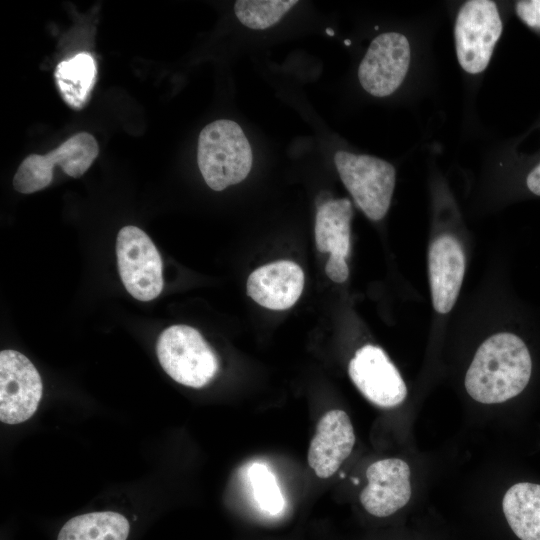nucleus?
<instances>
[{"label": "nucleus", "mask_w": 540, "mask_h": 540, "mask_svg": "<svg viewBox=\"0 0 540 540\" xmlns=\"http://www.w3.org/2000/svg\"><path fill=\"white\" fill-rule=\"evenodd\" d=\"M531 370L530 353L522 339L498 333L476 351L465 376V388L480 403H502L523 391Z\"/></svg>", "instance_id": "nucleus-1"}, {"label": "nucleus", "mask_w": 540, "mask_h": 540, "mask_svg": "<svg viewBox=\"0 0 540 540\" xmlns=\"http://www.w3.org/2000/svg\"><path fill=\"white\" fill-rule=\"evenodd\" d=\"M197 162L206 184L215 191L240 183L252 167V151L241 127L216 120L200 132Z\"/></svg>", "instance_id": "nucleus-2"}, {"label": "nucleus", "mask_w": 540, "mask_h": 540, "mask_svg": "<svg viewBox=\"0 0 540 540\" xmlns=\"http://www.w3.org/2000/svg\"><path fill=\"white\" fill-rule=\"evenodd\" d=\"M158 360L176 382L202 388L217 374L218 359L201 333L188 325H172L159 336L156 344Z\"/></svg>", "instance_id": "nucleus-3"}, {"label": "nucleus", "mask_w": 540, "mask_h": 540, "mask_svg": "<svg viewBox=\"0 0 540 540\" xmlns=\"http://www.w3.org/2000/svg\"><path fill=\"white\" fill-rule=\"evenodd\" d=\"M334 162L356 205L371 220L382 219L389 209L395 186L394 167L382 159L346 151H338Z\"/></svg>", "instance_id": "nucleus-4"}, {"label": "nucleus", "mask_w": 540, "mask_h": 540, "mask_svg": "<svg viewBox=\"0 0 540 540\" xmlns=\"http://www.w3.org/2000/svg\"><path fill=\"white\" fill-rule=\"evenodd\" d=\"M99 154V146L91 134L79 132L47 154L28 155L19 165L13 187L23 194H31L49 186L55 166L70 177H81Z\"/></svg>", "instance_id": "nucleus-5"}, {"label": "nucleus", "mask_w": 540, "mask_h": 540, "mask_svg": "<svg viewBox=\"0 0 540 540\" xmlns=\"http://www.w3.org/2000/svg\"><path fill=\"white\" fill-rule=\"evenodd\" d=\"M117 265L128 293L139 301H151L163 289V263L150 237L136 226L120 229L116 240Z\"/></svg>", "instance_id": "nucleus-6"}, {"label": "nucleus", "mask_w": 540, "mask_h": 540, "mask_svg": "<svg viewBox=\"0 0 540 540\" xmlns=\"http://www.w3.org/2000/svg\"><path fill=\"white\" fill-rule=\"evenodd\" d=\"M501 32V18L493 1H467L458 12L454 28L456 54L463 70L470 74L482 72Z\"/></svg>", "instance_id": "nucleus-7"}, {"label": "nucleus", "mask_w": 540, "mask_h": 540, "mask_svg": "<svg viewBox=\"0 0 540 540\" xmlns=\"http://www.w3.org/2000/svg\"><path fill=\"white\" fill-rule=\"evenodd\" d=\"M41 377L32 362L15 350L0 352V420L18 424L37 410L42 397Z\"/></svg>", "instance_id": "nucleus-8"}, {"label": "nucleus", "mask_w": 540, "mask_h": 540, "mask_svg": "<svg viewBox=\"0 0 540 540\" xmlns=\"http://www.w3.org/2000/svg\"><path fill=\"white\" fill-rule=\"evenodd\" d=\"M409 63L407 38L396 32L381 34L371 42L359 65L360 84L373 96H388L403 82Z\"/></svg>", "instance_id": "nucleus-9"}, {"label": "nucleus", "mask_w": 540, "mask_h": 540, "mask_svg": "<svg viewBox=\"0 0 540 540\" xmlns=\"http://www.w3.org/2000/svg\"><path fill=\"white\" fill-rule=\"evenodd\" d=\"M348 373L364 397L379 407H395L407 395L399 371L378 346L368 344L358 349L349 363Z\"/></svg>", "instance_id": "nucleus-10"}, {"label": "nucleus", "mask_w": 540, "mask_h": 540, "mask_svg": "<svg viewBox=\"0 0 540 540\" xmlns=\"http://www.w3.org/2000/svg\"><path fill=\"white\" fill-rule=\"evenodd\" d=\"M367 486L360 502L373 516L387 517L404 507L411 497L409 465L398 458L372 463L366 470Z\"/></svg>", "instance_id": "nucleus-11"}, {"label": "nucleus", "mask_w": 540, "mask_h": 540, "mask_svg": "<svg viewBox=\"0 0 540 540\" xmlns=\"http://www.w3.org/2000/svg\"><path fill=\"white\" fill-rule=\"evenodd\" d=\"M354 444L355 433L347 413L330 410L318 421L308 449V464L319 478H329L351 454Z\"/></svg>", "instance_id": "nucleus-12"}, {"label": "nucleus", "mask_w": 540, "mask_h": 540, "mask_svg": "<svg viewBox=\"0 0 540 540\" xmlns=\"http://www.w3.org/2000/svg\"><path fill=\"white\" fill-rule=\"evenodd\" d=\"M428 269L434 309L446 314L457 300L465 272V255L456 238L442 235L433 241Z\"/></svg>", "instance_id": "nucleus-13"}, {"label": "nucleus", "mask_w": 540, "mask_h": 540, "mask_svg": "<svg viewBox=\"0 0 540 540\" xmlns=\"http://www.w3.org/2000/svg\"><path fill=\"white\" fill-rule=\"evenodd\" d=\"M303 287L301 267L295 262L281 260L254 270L247 279L246 292L265 308L286 310L297 302Z\"/></svg>", "instance_id": "nucleus-14"}, {"label": "nucleus", "mask_w": 540, "mask_h": 540, "mask_svg": "<svg viewBox=\"0 0 540 540\" xmlns=\"http://www.w3.org/2000/svg\"><path fill=\"white\" fill-rule=\"evenodd\" d=\"M352 204L346 199H329L318 205L315 241L320 252L347 258L350 252Z\"/></svg>", "instance_id": "nucleus-15"}, {"label": "nucleus", "mask_w": 540, "mask_h": 540, "mask_svg": "<svg viewBox=\"0 0 540 540\" xmlns=\"http://www.w3.org/2000/svg\"><path fill=\"white\" fill-rule=\"evenodd\" d=\"M505 518L521 540H540V485L528 482L511 486L502 502Z\"/></svg>", "instance_id": "nucleus-16"}, {"label": "nucleus", "mask_w": 540, "mask_h": 540, "mask_svg": "<svg viewBox=\"0 0 540 540\" xmlns=\"http://www.w3.org/2000/svg\"><path fill=\"white\" fill-rule=\"evenodd\" d=\"M97 68L91 54L81 52L57 64L55 80L63 100L73 109H81L94 87Z\"/></svg>", "instance_id": "nucleus-17"}, {"label": "nucleus", "mask_w": 540, "mask_h": 540, "mask_svg": "<svg viewBox=\"0 0 540 540\" xmlns=\"http://www.w3.org/2000/svg\"><path fill=\"white\" fill-rule=\"evenodd\" d=\"M129 529L128 520L119 513L92 512L68 520L57 540H126Z\"/></svg>", "instance_id": "nucleus-18"}, {"label": "nucleus", "mask_w": 540, "mask_h": 540, "mask_svg": "<svg viewBox=\"0 0 540 540\" xmlns=\"http://www.w3.org/2000/svg\"><path fill=\"white\" fill-rule=\"evenodd\" d=\"M295 4V0H238L234 11L246 27L266 29L277 23Z\"/></svg>", "instance_id": "nucleus-19"}, {"label": "nucleus", "mask_w": 540, "mask_h": 540, "mask_svg": "<svg viewBox=\"0 0 540 540\" xmlns=\"http://www.w3.org/2000/svg\"><path fill=\"white\" fill-rule=\"evenodd\" d=\"M248 477L258 506L271 515L282 512L285 506L284 498L269 468L264 464L255 463L248 470Z\"/></svg>", "instance_id": "nucleus-20"}, {"label": "nucleus", "mask_w": 540, "mask_h": 540, "mask_svg": "<svg viewBox=\"0 0 540 540\" xmlns=\"http://www.w3.org/2000/svg\"><path fill=\"white\" fill-rule=\"evenodd\" d=\"M516 12L525 24L532 28H540V0L519 1Z\"/></svg>", "instance_id": "nucleus-21"}, {"label": "nucleus", "mask_w": 540, "mask_h": 540, "mask_svg": "<svg viewBox=\"0 0 540 540\" xmlns=\"http://www.w3.org/2000/svg\"><path fill=\"white\" fill-rule=\"evenodd\" d=\"M327 276L336 283H343L347 280L349 269L346 258L330 254L325 266Z\"/></svg>", "instance_id": "nucleus-22"}, {"label": "nucleus", "mask_w": 540, "mask_h": 540, "mask_svg": "<svg viewBox=\"0 0 540 540\" xmlns=\"http://www.w3.org/2000/svg\"><path fill=\"white\" fill-rule=\"evenodd\" d=\"M528 189L535 195L540 196V164L537 165L527 177Z\"/></svg>", "instance_id": "nucleus-23"}, {"label": "nucleus", "mask_w": 540, "mask_h": 540, "mask_svg": "<svg viewBox=\"0 0 540 540\" xmlns=\"http://www.w3.org/2000/svg\"><path fill=\"white\" fill-rule=\"evenodd\" d=\"M326 33H327L328 35H330V36H333V35H334V31H333L332 29H330V28H327V29H326Z\"/></svg>", "instance_id": "nucleus-24"}, {"label": "nucleus", "mask_w": 540, "mask_h": 540, "mask_svg": "<svg viewBox=\"0 0 540 540\" xmlns=\"http://www.w3.org/2000/svg\"><path fill=\"white\" fill-rule=\"evenodd\" d=\"M344 43H345V45L349 46L351 44V41L350 40H345Z\"/></svg>", "instance_id": "nucleus-25"}]
</instances>
